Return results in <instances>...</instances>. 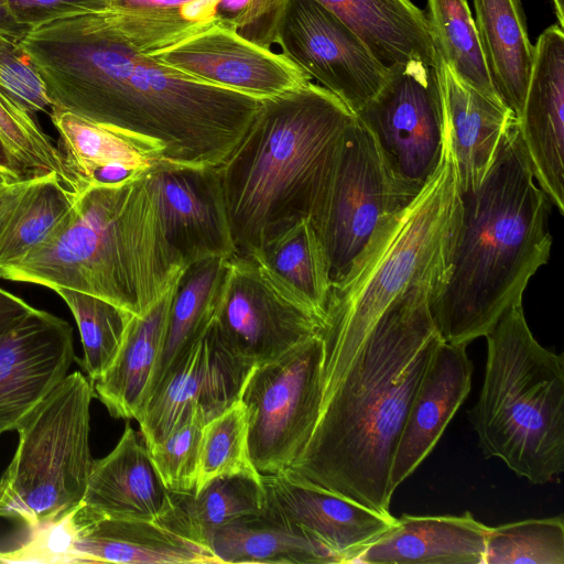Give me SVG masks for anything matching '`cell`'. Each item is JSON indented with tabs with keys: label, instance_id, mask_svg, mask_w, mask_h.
I'll return each instance as SVG.
<instances>
[{
	"label": "cell",
	"instance_id": "obj_1",
	"mask_svg": "<svg viewBox=\"0 0 564 564\" xmlns=\"http://www.w3.org/2000/svg\"><path fill=\"white\" fill-rule=\"evenodd\" d=\"M204 22L185 18L181 7L112 2L37 24L19 43L53 108L118 131L154 163L218 167L262 99L150 56Z\"/></svg>",
	"mask_w": 564,
	"mask_h": 564
},
{
	"label": "cell",
	"instance_id": "obj_2",
	"mask_svg": "<svg viewBox=\"0 0 564 564\" xmlns=\"http://www.w3.org/2000/svg\"><path fill=\"white\" fill-rule=\"evenodd\" d=\"M433 291L412 286L381 314L345 371L322 389L315 426L289 467L384 516L401 430L442 340L430 312Z\"/></svg>",
	"mask_w": 564,
	"mask_h": 564
},
{
	"label": "cell",
	"instance_id": "obj_3",
	"mask_svg": "<svg viewBox=\"0 0 564 564\" xmlns=\"http://www.w3.org/2000/svg\"><path fill=\"white\" fill-rule=\"evenodd\" d=\"M460 202L449 267L431 293L430 312L443 341L467 346L522 300L550 258L551 203L534 180L517 121L481 183Z\"/></svg>",
	"mask_w": 564,
	"mask_h": 564
},
{
	"label": "cell",
	"instance_id": "obj_4",
	"mask_svg": "<svg viewBox=\"0 0 564 564\" xmlns=\"http://www.w3.org/2000/svg\"><path fill=\"white\" fill-rule=\"evenodd\" d=\"M356 115L308 83L264 98L217 167L235 256H252L303 218L316 216Z\"/></svg>",
	"mask_w": 564,
	"mask_h": 564
},
{
	"label": "cell",
	"instance_id": "obj_5",
	"mask_svg": "<svg viewBox=\"0 0 564 564\" xmlns=\"http://www.w3.org/2000/svg\"><path fill=\"white\" fill-rule=\"evenodd\" d=\"M148 171L90 185L57 229L0 278L79 291L144 314L186 268L169 245Z\"/></svg>",
	"mask_w": 564,
	"mask_h": 564
},
{
	"label": "cell",
	"instance_id": "obj_6",
	"mask_svg": "<svg viewBox=\"0 0 564 564\" xmlns=\"http://www.w3.org/2000/svg\"><path fill=\"white\" fill-rule=\"evenodd\" d=\"M460 209L454 153L444 134L431 178L408 206L381 223L346 274L332 284L318 330L322 388L340 377L392 302L412 286L431 284L435 291L441 285Z\"/></svg>",
	"mask_w": 564,
	"mask_h": 564
},
{
	"label": "cell",
	"instance_id": "obj_7",
	"mask_svg": "<svg viewBox=\"0 0 564 564\" xmlns=\"http://www.w3.org/2000/svg\"><path fill=\"white\" fill-rule=\"evenodd\" d=\"M485 337L484 380L468 411L478 446L534 485L554 482L564 470V357L534 338L522 300Z\"/></svg>",
	"mask_w": 564,
	"mask_h": 564
},
{
	"label": "cell",
	"instance_id": "obj_8",
	"mask_svg": "<svg viewBox=\"0 0 564 564\" xmlns=\"http://www.w3.org/2000/svg\"><path fill=\"white\" fill-rule=\"evenodd\" d=\"M93 384L67 376L17 425L19 444L0 478V517L29 529L59 520L84 498L94 459L89 446Z\"/></svg>",
	"mask_w": 564,
	"mask_h": 564
},
{
	"label": "cell",
	"instance_id": "obj_9",
	"mask_svg": "<svg viewBox=\"0 0 564 564\" xmlns=\"http://www.w3.org/2000/svg\"><path fill=\"white\" fill-rule=\"evenodd\" d=\"M419 193L393 175L375 138L356 117L312 220L325 248L333 283L346 274L381 223Z\"/></svg>",
	"mask_w": 564,
	"mask_h": 564
},
{
	"label": "cell",
	"instance_id": "obj_10",
	"mask_svg": "<svg viewBox=\"0 0 564 564\" xmlns=\"http://www.w3.org/2000/svg\"><path fill=\"white\" fill-rule=\"evenodd\" d=\"M322 359L316 334L250 371L239 399L248 414L250 457L260 475L288 469L308 441L322 402Z\"/></svg>",
	"mask_w": 564,
	"mask_h": 564
},
{
	"label": "cell",
	"instance_id": "obj_11",
	"mask_svg": "<svg viewBox=\"0 0 564 564\" xmlns=\"http://www.w3.org/2000/svg\"><path fill=\"white\" fill-rule=\"evenodd\" d=\"M355 115L393 175L419 193L437 169L444 142L434 67L419 59L390 66L381 89Z\"/></svg>",
	"mask_w": 564,
	"mask_h": 564
},
{
	"label": "cell",
	"instance_id": "obj_12",
	"mask_svg": "<svg viewBox=\"0 0 564 564\" xmlns=\"http://www.w3.org/2000/svg\"><path fill=\"white\" fill-rule=\"evenodd\" d=\"M224 346L251 367L318 334L321 321L256 258L234 256L215 319Z\"/></svg>",
	"mask_w": 564,
	"mask_h": 564
},
{
	"label": "cell",
	"instance_id": "obj_13",
	"mask_svg": "<svg viewBox=\"0 0 564 564\" xmlns=\"http://www.w3.org/2000/svg\"><path fill=\"white\" fill-rule=\"evenodd\" d=\"M276 44L354 113L381 89L389 75V67L365 42L315 0H289Z\"/></svg>",
	"mask_w": 564,
	"mask_h": 564
},
{
	"label": "cell",
	"instance_id": "obj_14",
	"mask_svg": "<svg viewBox=\"0 0 564 564\" xmlns=\"http://www.w3.org/2000/svg\"><path fill=\"white\" fill-rule=\"evenodd\" d=\"M150 56L200 82L260 99L312 80L284 54L245 37L229 19L217 14L180 40L152 50Z\"/></svg>",
	"mask_w": 564,
	"mask_h": 564
},
{
	"label": "cell",
	"instance_id": "obj_15",
	"mask_svg": "<svg viewBox=\"0 0 564 564\" xmlns=\"http://www.w3.org/2000/svg\"><path fill=\"white\" fill-rule=\"evenodd\" d=\"M252 368L224 346L212 324L149 397L138 420L147 448L183 424L204 425L229 408L239 400Z\"/></svg>",
	"mask_w": 564,
	"mask_h": 564
},
{
	"label": "cell",
	"instance_id": "obj_16",
	"mask_svg": "<svg viewBox=\"0 0 564 564\" xmlns=\"http://www.w3.org/2000/svg\"><path fill=\"white\" fill-rule=\"evenodd\" d=\"M148 176L165 238L184 267L236 254L217 167L156 162Z\"/></svg>",
	"mask_w": 564,
	"mask_h": 564
},
{
	"label": "cell",
	"instance_id": "obj_17",
	"mask_svg": "<svg viewBox=\"0 0 564 564\" xmlns=\"http://www.w3.org/2000/svg\"><path fill=\"white\" fill-rule=\"evenodd\" d=\"M73 327L32 308L0 334V434L17 425L66 376L74 361Z\"/></svg>",
	"mask_w": 564,
	"mask_h": 564
},
{
	"label": "cell",
	"instance_id": "obj_18",
	"mask_svg": "<svg viewBox=\"0 0 564 564\" xmlns=\"http://www.w3.org/2000/svg\"><path fill=\"white\" fill-rule=\"evenodd\" d=\"M265 495L262 513L322 542L343 563H356L360 553L394 523L354 500L323 488L289 468L261 475Z\"/></svg>",
	"mask_w": 564,
	"mask_h": 564
},
{
	"label": "cell",
	"instance_id": "obj_19",
	"mask_svg": "<svg viewBox=\"0 0 564 564\" xmlns=\"http://www.w3.org/2000/svg\"><path fill=\"white\" fill-rule=\"evenodd\" d=\"M531 171L564 214V31L545 29L534 45L523 108L517 119Z\"/></svg>",
	"mask_w": 564,
	"mask_h": 564
},
{
	"label": "cell",
	"instance_id": "obj_20",
	"mask_svg": "<svg viewBox=\"0 0 564 564\" xmlns=\"http://www.w3.org/2000/svg\"><path fill=\"white\" fill-rule=\"evenodd\" d=\"M177 506L178 495L165 488L149 449L127 423L116 447L104 458L94 459L76 514L82 520L159 521Z\"/></svg>",
	"mask_w": 564,
	"mask_h": 564
},
{
	"label": "cell",
	"instance_id": "obj_21",
	"mask_svg": "<svg viewBox=\"0 0 564 564\" xmlns=\"http://www.w3.org/2000/svg\"><path fill=\"white\" fill-rule=\"evenodd\" d=\"M466 347L441 340L435 348L395 447L390 470L393 492L432 452L467 398L473 362Z\"/></svg>",
	"mask_w": 564,
	"mask_h": 564
},
{
	"label": "cell",
	"instance_id": "obj_22",
	"mask_svg": "<svg viewBox=\"0 0 564 564\" xmlns=\"http://www.w3.org/2000/svg\"><path fill=\"white\" fill-rule=\"evenodd\" d=\"M75 518L79 563L219 564L213 551L192 536L181 495L176 510L159 521L82 520L76 510Z\"/></svg>",
	"mask_w": 564,
	"mask_h": 564
},
{
	"label": "cell",
	"instance_id": "obj_23",
	"mask_svg": "<svg viewBox=\"0 0 564 564\" xmlns=\"http://www.w3.org/2000/svg\"><path fill=\"white\" fill-rule=\"evenodd\" d=\"M433 67L458 188L460 194L467 193L481 183L517 118L503 102L463 82L436 52Z\"/></svg>",
	"mask_w": 564,
	"mask_h": 564
},
{
	"label": "cell",
	"instance_id": "obj_24",
	"mask_svg": "<svg viewBox=\"0 0 564 564\" xmlns=\"http://www.w3.org/2000/svg\"><path fill=\"white\" fill-rule=\"evenodd\" d=\"M488 528L469 511L460 516L402 514L356 563L480 564Z\"/></svg>",
	"mask_w": 564,
	"mask_h": 564
},
{
	"label": "cell",
	"instance_id": "obj_25",
	"mask_svg": "<svg viewBox=\"0 0 564 564\" xmlns=\"http://www.w3.org/2000/svg\"><path fill=\"white\" fill-rule=\"evenodd\" d=\"M176 282L144 314L131 316L112 364L91 383L116 419L138 421L149 399Z\"/></svg>",
	"mask_w": 564,
	"mask_h": 564
},
{
	"label": "cell",
	"instance_id": "obj_26",
	"mask_svg": "<svg viewBox=\"0 0 564 564\" xmlns=\"http://www.w3.org/2000/svg\"><path fill=\"white\" fill-rule=\"evenodd\" d=\"M350 28L386 66L410 59L434 65L425 11L411 0H315Z\"/></svg>",
	"mask_w": 564,
	"mask_h": 564
},
{
	"label": "cell",
	"instance_id": "obj_27",
	"mask_svg": "<svg viewBox=\"0 0 564 564\" xmlns=\"http://www.w3.org/2000/svg\"><path fill=\"white\" fill-rule=\"evenodd\" d=\"M475 25L498 95L518 119L529 84L534 45L520 0H473Z\"/></svg>",
	"mask_w": 564,
	"mask_h": 564
},
{
	"label": "cell",
	"instance_id": "obj_28",
	"mask_svg": "<svg viewBox=\"0 0 564 564\" xmlns=\"http://www.w3.org/2000/svg\"><path fill=\"white\" fill-rule=\"evenodd\" d=\"M229 259L205 258L191 263L182 271L175 285L163 346L149 397L176 359L213 324L225 291Z\"/></svg>",
	"mask_w": 564,
	"mask_h": 564
},
{
	"label": "cell",
	"instance_id": "obj_29",
	"mask_svg": "<svg viewBox=\"0 0 564 564\" xmlns=\"http://www.w3.org/2000/svg\"><path fill=\"white\" fill-rule=\"evenodd\" d=\"M209 547L219 563L338 564L322 542L264 513L219 529Z\"/></svg>",
	"mask_w": 564,
	"mask_h": 564
},
{
	"label": "cell",
	"instance_id": "obj_30",
	"mask_svg": "<svg viewBox=\"0 0 564 564\" xmlns=\"http://www.w3.org/2000/svg\"><path fill=\"white\" fill-rule=\"evenodd\" d=\"M251 257L323 322L333 282L325 248L311 218L301 219Z\"/></svg>",
	"mask_w": 564,
	"mask_h": 564
},
{
	"label": "cell",
	"instance_id": "obj_31",
	"mask_svg": "<svg viewBox=\"0 0 564 564\" xmlns=\"http://www.w3.org/2000/svg\"><path fill=\"white\" fill-rule=\"evenodd\" d=\"M50 117L59 135L57 145L84 189L106 169L145 171L154 164L134 142L116 130L56 108Z\"/></svg>",
	"mask_w": 564,
	"mask_h": 564
},
{
	"label": "cell",
	"instance_id": "obj_32",
	"mask_svg": "<svg viewBox=\"0 0 564 564\" xmlns=\"http://www.w3.org/2000/svg\"><path fill=\"white\" fill-rule=\"evenodd\" d=\"M426 19L435 52L466 84L503 102L490 78L467 0H427Z\"/></svg>",
	"mask_w": 564,
	"mask_h": 564
},
{
	"label": "cell",
	"instance_id": "obj_33",
	"mask_svg": "<svg viewBox=\"0 0 564 564\" xmlns=\"http://www.w3.org/2000/svg\"><path fill=\"white\" fill-rule=\"evenodd\" d=\"M75 198L56 175L37 178L0 235V268L20 261L46 241Z\"/></svg>",
	"mask_w": 564,
	"mask_h": 564
},
{
	"label": "cell",
	"instance_id": "obj_34",
	"mask_svg": "<svg viewBox=\"0 0 564 564\" xmlns=\"http://www.w3.org/2000/svg\"><path fill=\"white\" fill-rule=\"evenodd\" d=\"M34 116L0 89V140L23 177L56 175L67 189L80 193L84 188L59 147L41 129Z\"/></svg>",
	"mask_w": 564,
	"mask_h": 564
},
{
	"label": "cell",
	"instance_id": "obj_35",
	"mask_svg": "<svg viewBox=\"0 0 564 564\" xmlns=\"http://www.w3.org/2000/svg\"><path fill=\"white\" fill-rule=\"evenodd\" d=\"M181 497L192 536L208 547L219 529L262 514L265 503L261 479L245 475L216 478L198 492Z\"/></svg>",
	"mask_w": 564,
	"mask_h": 564
},
{
	"label": "cell",
	"instance_id": "obj_36",
	"mask_svg": "<svg viewBox=\"0 0 564 564\" xmlns=\"http://www.w3.org/2000/svg\"><path fill=\"white\" fill-rule=\"evenodd\" d=\"M77 323L84 357L80 365L93 383L112 364L133 314L97 296L69 289L54 290Z\"/></svg>",
	"mask_w": 564,
	"mask_h": 564
},
{
	"label": "cell",
	"instance_id": "obj_37",
	"mask_svg": "<svg viewBox=\"0 0 564 564\" xmlns=\"http://www.w3.org/2000/svg\"><path fill=\"white\" fill-rule=\"evenodd\" d=\"M231 475L261 479L250 457L248 414L240 399L203 425L194 494L212 480Z\"/></svg>",
	"mask_w": 564,
	"mask_h": 564
},
{
	"label": "cell",
	"instance_id": "obj_38",
	"mask_svg": "<svg viewBox=\"0 0 564 564\" xmlns=\"http://www.w3.org/2000/svg\"><path fill=\"white\" fill-rule=\"evenodd\" d=\"M486 564H564L562 516L488 528Z\"/></svg>",
	"mask_w": 564,
	"mask_h": 564
},
{
	"label": "cell",
	"instance_id": "obj_39",
	"mask_svg": "<svg viewBox=\"0 0 564 564\" xmlns=\"http://www.w3.org/2000/svg\"><path fill=\"white\" fill-rule=\"evenodd\" d=\"M202 429L200 423L188 422L148 448L156 473L172 494L192 495L195 491Z\"/></svg>",
	"mask_w": 564,
	"mask_h": 564
},
{
	"label": "cell",
	"instance_id": "obj_40",
	"mask_svg": "<svg viewBox=\"0 0 564 564\" xmlns=\"http://www.w3.org/2000/svg\"><path fill=\"white\" fill-rule=\"evenodd\" d=\"M19 39L0 29V89L33 115H51L53 105Z\"/></svg>",
	"mask_w": 564,
	"mask_h": 564
},
{
	"label": "cell",
	"instance_id": "obj_41",
	"mask_svg": "<svg viewBox=\"0 0 564 564\" xmlns=\"http://www.w3.org/2000/svg\"><path fill=\"white\" fill-rule=\"evenodd\" d=\"M75 510L30 529L29 539L19 549L0 551V563H79L75 553Z\"/></svg>",
	"mask_w": 564,
	"mask_h": 564
},
{
	"label": "cell",
	"instance_id": "obj_42",
	"mask_svg": "<svg viewBox=\"0 0 564 564\" xmlns=\"http://www.w3.org/2000/svg\"><path fill=\"white\" fill-rule=\"evenodd\" d=\"M112 0H4L7 30L21 37L29 29L69 14L100 10Z\"/></svg>",
	"mask_w": 564,
	"mask_h": 564
},
{
	"label": "cell",
	"instance_id": "obj_43",
	"mask_svg": "<svg viewBox=\"0 0 564 564\" xmlns=\"http://www.w3.org/2000/svg\"><path fill=\"white\" fill-rule=\"evenodd\" d=\"M289 0H249L239 13L227 18L245 37L271 48L276 44L278 32Z\"/></svg>",
	"mask_w": 564,
	"mask_h": 564
},
{
	"label": "cell",
	"instance_id": "obj_44",
	"mask_svg": "<svg viewBox=\"0 0 564 564\" xmlns=\"http://www.w3.org/2000/svg\"><path fill=\"white\" fill-rule=\"evenodd\" d=\"M36 180L12 181L0 188V235L4 231L15 209Z\"/></svg>",
	"mask_w": 564,
	"mask_h": 564
},
{
	"label": "cell",
	"instance_id": "obj_45",
	"mask_svg": "<svg viewBox=\"0 0 564 564\" xmlns=\"http://www.w3.org/2000/svg\"><path fill=\"white\" fill-rule=\"evenodd\" d=\"M32 308L22 299L0 288V334L13 326Z\"/></svg>",
	"mask_w": 564,
	"mask_h": 564
},
{
	"label": "cell",
	"instance_id": "obj_46",
	"mask_svg": "<svg viewBox=\"0 0 564 564\" xmlns=\"http://www.w3.org/2000/svg\"><path fill=\"white\" fill-rule=\"evenodd\" d=\"M218 1L219 0H195L181 7V12L187 19L207 20L216 15Z\"/></svg>",
	"mask_w": 564,
	"mask_h": 564
},
{
	"label": "cell",
	"instance_id": "obj_47",
	"mask_svg": "<svg viewBox=\"0 0 564 564\" xmlns=\"http://www.w3.org/2000/svg\"><path fill=\"white\" fill-rule=\"evenodd\" d=\"M0 172L3 173L10 180V182L25 180L23 177L20 169L18 167V165L11 158L10 153L8 152V150L6 149V147L3 145L1 140H0Z\"/></svg>",
	"mask_w": 564,
	"mask_h": 564
},
{
	"label": "cell",
	"instance_id": "obj_48",
	"mask_svg": "<svg viewBox=\"0 0 564 564\" xmlns=\"http://www.w3.org/2000/svg\"><path fill=\"white\" fill-rule=\"evenodd\" d=\"M193 1L195 0H112L118 4L143 7H183Z\"/></svg>",
	"mask_w": 564,
	"mask_h": 564
},
{
	"label": "cell",
	"instance_id": "obj_49",
	"mask_svg": "<svg viewBox=\"0 0 564 564\" xmlns=\"http://www.w3.org/2000/svg\"><path fill=\"white\" fill-rule=\"evenodd\" d=\"M248 2L249 0H219L216 6V14L230 18L242 11Z\"/></svg>",
	"mask_w": 564,
	"mask_h": 564
},
{
	"label": "cell",
	"instance_id": "obj_50",
	"mask_svg": "<svg viewBox=\"0 0 564 564\" xmlns=\"http://www.w3.org/2000/svg\"><path fill=\"white\" fill-rule=\"evenodd\" d=\"M557 24L564 28V0H552Z\"/></svg>",
	"mask_w": 564,
	"mask_h": 564
},
{
	"label": "cell",
	"instance_id": "obj_51",
	"mask_svg": "<svg viewBox=\"0 0 564 564\" xmlns=\"http://www.w3.org/2000/svg\"><path fill=\"white\" fill-rule=\"evenodd\" d=\"M0 29L7 30L6 15H4V0H0ZM10 33V32H9Z\"/></svg>",
	"mask_w": 564,
	"mask_h": 564
},
{
	"label": "cell",
	"instance_id": "obj_52",
	"mask_svg": "<svg viewBox=\"0 0 564 564\" xmlns=\"http://www.w3.org/2000/svg\"><path fill=\"white\" fill-rule=\"evenodd\" d=\"M8 182H10V180L3 173L0 172V188Z\"/></svg>",
	"mask_w": 564,
	"mask_h": 564
}]
</instances>
